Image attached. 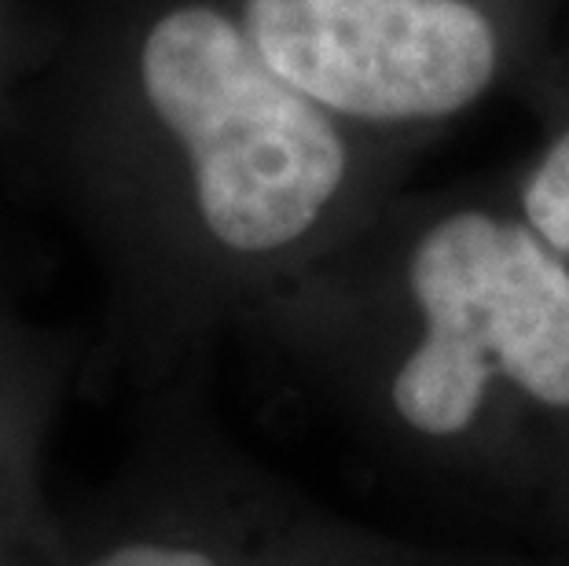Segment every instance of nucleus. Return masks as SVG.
Wrapping results in <instances>:
<instances>
[{"mask_svg": "<svg viewBox=\"0 0 569 566\" xmlns=\"http://www.w3.org/2000/svg\"><path fill=\"white\" fill-rule=\"evenodd\" d=\"M243 30L287 86L360 122L459 115L500 70L470 0H247Z\"/></svg>", "mask_w": 569, "mask_h": 566, "instance_id": "3", "label": "nucleus"}, {"mask_svg": "<svg viewBox=\"0 0 569 566\" xmlns=\"http://www.w3.org/2000/svg\"><path fill=\"white\" fill-rule=\"evenodd\" d=\"M419 339L393 371L390 401L416 438L459 441L496 383L569 413V261L526 221L456 210L408 261Z\"/></svg>", "mask_w": 569, "mask_h": 566, "instance_id": "2", "label": "nucleus"}, {"mask_svg": "<svg viewBox=\"0 0 569 566\" xmlns=\"http://www.w3.org/2000/svg\"><path fill=\"white\" fill-rule=\"evenodd\" d=\"M89 566H224L213 552L199 545H177V540H129L111 548Z\"/></svg>", "mask_w": 569, "mask_h": 566, "instance_id": "5", "label": "nucleus"}, {"mask_svg": "<svg viewBox=\"0 0 569 566\" xmlns=\"http://www.w3.org/2000/svg\"><path fill=\"white\" fill-rule=\"evenodd\" d=\"M522 221L569 261V129L551 143L522 188Z\"/></svg>", "mask_w": 569, "mask_h": 566, "instance_id": "4", "label": "nucleus"}, {"mask_svg": "<svg viewBox=\"0 0 569 566\" xmlns=\"http://www.w3.org/2000/svg\"><path fill=\"white\" fill-rule=\"evenodd\" d=\"M140 89L180 143L206 232L243 258L301 244L346 180L331 115L264 63L210 4L159 16L140 44Z\"/></svg>", "mask_w": 569, "mask_h": 566, "instance_id": "1", "label": "nucleus"}]
</instances>
